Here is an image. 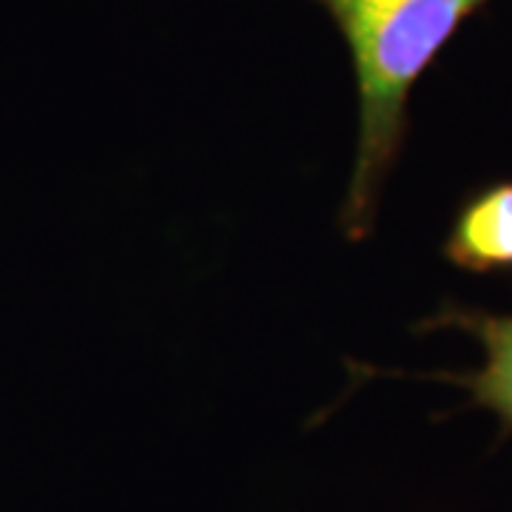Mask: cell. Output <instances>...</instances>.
I'll use <instances>...</instances> for the list:
<instances>
[{
  "instance_id": "obj_3",
  "label": "cell",
  "mask_w": 512,
  "mask_h": 512,
  "mask_svg": "<svg viewBox=\"0 0 512 512\" xmlns=\"http://www.w3.org/2000/svg\"><path fill=\"white\" fill-rule=\"evenodd\" d=\"M444 256L473 274L512 271V183L484 188L458 211Z\"/></svg>"
},
{
  "instance_id": "obj_1",
  "label": "cell",
  "mask_w": 512,
  "mask_h": 512,
  "mask_svg": "<svg viewBox=\"0 0 512 512\" xmlns=\"http://www.w3.org/2000/svg\"><path fill=\"white\" fill-rule=\"evenodd\" d=\"M345 40L359 92V140L342 205L348 239L373 231L379 197L407 134L419 77L461 23L490 0H316Z\"/></svg>"
},
{
  "instance_id": "obj_2",
  "label": "cell",
  "mask_w": 512,
  "mask_h": 512,
  "mask_svg": "<svg viewBox=\"0 0 512 512\" xmlns=\"http://www.w3.org/2000/svg\"><path fill=\"white\" fill-rule=\"evenodd\" d=\"M458 328L473 333L484 348V365L473 373H444L456 387L470 393V402L490 410L512 433V313H487L447 305L427 328Z\"/></svg>"
}]
</instances>
